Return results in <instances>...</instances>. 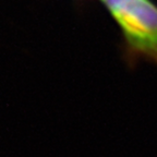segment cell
Instances as JSON below:
<instances>
[{"label":"cell","instance_id":"cell-1","mask_svg":"<svg viewBox=\"0 0 157 157\" xmlns=\"http://www.w3.org/2000/svg\"><path fill=\"white\" fill-rule=\"evenodd\" d=\"M123 35L128 61L157 63V6L151 0H101Z\"/></svg>","mask_w":157,"mask_h":157}]
</instances>
